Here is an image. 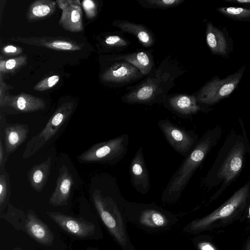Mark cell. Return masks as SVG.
I'll list each match as a JSON object with an SVG mask.
<instances>
[{"instance_id": "6da1fadb", "label": "cell", "mask_w": 250, "mask_h": 250, "mask_svg": "<svg viewBox=\"0 0 250 250\" xmlns=\"http://www.w3.org/2000/svg\"><path fill=\"white\" fill-rule=\"evenodd\" d=\"M187 71L177 59L167 55L149 74L135 85L127 86L121 100L129 104H163L169 91L176 85V80Z\"/></svg>"}, {"instance_id": "ac0fdd59", "label": "cell", "mask_w": 250, "mask_h": 250, "mask_svg": "<svg viewBox=\"0 0 250 250\" xmlns=\"http://www.w3.org/2000/svg\"><path fill=\"white\" fill-rule=\"evenodd\" d=\"M12 40L40 47L62 51H77L81 50L83 44L68 39L52 37H31L13 38Z\"/></svg>"}, {"instance_id": "ffe728a7", "label": "cell", "mask_w": 250, "mask_h": 250, "mask_svg": "<svg viewBox=\"0 0 250 250\" xmlns=\"http://www.w3.org/2000/svg\"><path fill=\"white\" fill-rule=\"evenodd\" d=\"M244 153L243 145L237 144L229 154L218 173V176L225 183L231 181L241 169Z\"/></svg>"}, {"instance_id": "8d00e7d4", "label": "cell", "mask_w": 250, "mask_h": 250, "mask_svg": "<svg viewBox=\"0 0 250 250\" xmlns=\"http://www.w3.org/2000/svg\"><path fill=\"white\" fill-rule=\"evenodd\" d=\"M228 2L234 3L241 5H250V0H224Z\"/></svg>"}, {"instance_id": "9c48e42d", "label": "cell", "mask_w": 250, "mask_h": 250, "mask_svg": "<svg viewBox=\"0 0 250 250\" xmlns=\"http://www.w3.org/2000/svg\"><path fill=\"white\" fill-rule=\"evenodd\" d=\"M249 186L245 185L213 212L203 218L194 220L187 224L183 228V231L190 233H198L209 228L217 220L229 217L246 201L249 195Z\"/></svg>"}, {"instance_id": "f546056e", "label": "cell", "mask_w": 250, "mask_h": 250, "mask_svg": "<svg viewBox=\"0 0 250 250\" xmlns=\"http://www.w3.org/2000/svg\"><path fill=\"white\" fill-rule=\"evenodd\" d=\"M60 80L58 75L48 77L40 81L34 86V90L38 91H43L48 90L56 85Z\"/></svg>"}, {"instance_id": "d6986e66", "label": "cell", "mask_w": 250, "mask_h": 250, "mask_svg": "<svg viewBox=\"0 0 250 250\" xmlns=\"http://www.w3.org/2000/svg\"><path fill=\"white\" fill-rule=\"evenodd\" d=\"M74 182L70 170L62 165L59 169L56 187L49 199L50 204L55 206L65 204L70 195Z\"/></svg>"}, {"instance_id": "484cf974", "label": "cell", "mask_w": 250, "mask_h": 250, "mask_svg": "<svg viewBox=\"0 0 250 250\" xmlns=\"http://www.w3.org/2000/svg\"><path fill=\"white\" fill-rule=\"evenodd\" d=\"M216 10L223 16L233 20L250 21V5H243L242 7H219L216 8Z\"/></svg>"}, {"instance_id": "5b68a950", "label": "cell", "mask_w": 250, "mask_h": 250, "mask_svg": "<svg viewBox=\"0 0 250 250\" xmlns=\"http://www.w3.org/2000/svg\"><path fill=\"white\" fill-rule=\"evenodd\" d=\"M75 109V104L73 101L66 102L59 105L42 130L27 142L22 158H29L51 143L65 126Z\"/></svg>"}, {"instance_id": "9a60e30c", "label": "cell", "mask_w": 250, "mask_h": 250, "mask_svg": "<svg viewBox=\"0 0 250 250\" xmlns=\"http://www.w3.org/2000/svg\"><path fill=\"white\" fill-rule=\"evenodd\" d=\"M29 126L24 124H8L0 131V137L3 138L5 150V160L27 139Z\"/></svg>"}, {"instance_id": "ba28073f", "label": "cell", "mask_w": 250, "mask_h": 250, "mask_svg": "<svg viewBox=\"0 0 250 250\" xmlns=\"http://www.w3.org/2000/svg\"><path fill=\"white\" fill-rule=\"evenodd\" d=\"M106 60L107 64L100 75V80L111 86H128L146 77L137 67L125 60L108 58Z\"/></svg>"}, {"instance_id": "74e56055", "label": "cell", "mask_w": 250, "mask_h": 250, "mask_svg": "<svg viewBox=\"0 0 250 250\" xmlns=\"http://www.w3.org/2000/svg\"><path fill=\"white\" fill-rule=\"evenodd\" d=\"M56 1L59 7L62 10L70 5L68 0H59Z\"/></svg>"}, {"instance_id": "277c9868", "label": "cell", "mask_w": 250, "mask_h": 250, "mask_svg": "<svg viewBox=\"0 0 250 250\" xmlns=\"http://www.w3.org/2000/svg\"><path fill=\"white\" fill-rule=\"evenodd\" d=\"M125 211L127 222L151 233L169 230L178 221L175 214L154 203L146 204L126 200Z\"/></svg>"}, {"instance_id": "4dcf8cb0", "label": "cell", "mask_w": 250, "mask_h": 250, "mask_svg": "<svg viewBox=\"0 0 250 250\" xmlns=\"http://www.w3.org/2000/svg\"><path fill=\"white\" fill-rule=\"evenodd\" d=\"M29 230L31 234L41 241H45L46 232L43 227L37 222H30L28 224Z\"/></svg>"}, {"instance_id": "f1b7e54d", "label": "cell", "mask_w": 250, "mask_h": 250, "mask_svg": "<svg viewBox=\"0 0 250 250\" xmlns=\"http://www.w3.org/2000/svg\"><path fill=\"white\" fill-rule=\"evenodd\" d=\"M11 194L9 175L6 170L0 172V205L5 206Z\"/></svg>"}, {"instance_id": "d6a6232c", "label": "cell", "mask_w": 250, "mask_h": 250, "mask_svg": "<svg viewBox=\"0 0 250 250\" xmlns=\"http://www.w3.org/2000/svg\"><path fill=\"white\" fill-rule=\"evenodd\" d=\"M1 52L7 56H17L22 52V49L17 46L7 45L1 48Z\"/></svg>"}, {"instance_id": "2e32d148", "label": "cell", "mask_w": 250, "mask_h": 250, "mask_svg": "<svg viewBox=\"0 0 250 250\" xmlns=\"http://www.w3.org/2000/svg\"><path fill=\"white\" fill-rule=\"evenodd\" d=\"M153 52V49H138L132 52L113 54L107 58L125 60L137 67L146 76L156 67Z\"/></svg>"}, {"instance_id": "e575fe53", "label": "cell", "mask_w": 250, "mask_h": 250, "mask_svg": "<svg viewBox=\"0 0 250 250\" xmlns=\"http://www.w3.org/2000/svg\"><path fill=\"white\" fill-rule=\"evenodd\" d=\"M193 242L198 250H217L215 246L208 241L194 240Z\"/></svg>"}, {"instance_id": "7a4b0ae2", "label": "cell", "mask_w": 250, "mask_h": 250, "mask_svg": "<svg viewBox=\"0 0 250 250\" xmlns=\"http://www.w3.org/2000/svg\"><path fill=\"white\" fill-rule=\"evenodd\" d=\"M99 215L107 229L122 250H136L127 229L125 208L126 200L117 190L113 195H104L95 189L92 195Z\"/></svg>"}, {"instance_id": "603a6c76", "label": "cell", "mask_w": 250, "mask_h": 250, "mask_svg": "<svg viewBox=\"0 0 250 250\" xmlns=\"http://www.w3.org/2000/svg\"><path fill=\"white\" fill-rule=\"evenodd\" d=\"M131 44L121 31L107 33L100 40V44L106 52L118 54L127 49Z\"/></svg>"}, {"instance_id": "d590c367", "label": "cell", "mask_w": 250, "mask_h": 250, "mask_svg": "<svg viewBox=\"0 0 250 250\" xmlns=\"http://www.w3.org/2000/svg\"><path fill=\"white\" fill-rule=\"evenodd\" d=\"M8 90V85L2 81V78L0 80V103L2 101L4 97L8 94L6 91Z\"/></svg>"}, {"instance_id": "836d02e7", "label": "cell", "mask_w": 250, "mask_h": 250, "mask_svg": "<svg viewBox=\"0 0 250 250\" xmlns=\"http://www.w3.org/2000/svg\"><path fill=\"white\" fill-rule=\"evenodd\" d=\"M5 150L3 138L0 137V172L6 170Z\"/></svg>"}, {"instance_id": "4fadbf2b", "label": "cell", "mask_w": 250, "mask_h": 250, "mask_svg": "<svg viewBox=\"0 0 250 250\" xmlns=\"http://www.w3.org/2000/svg\"><path fill=\"white\" fill-rule=\"evenodd\" d=\"M45 106L42 98L24 92L17 95L7 94L0 103V107L10 108L9 114H13L43 110Z\"/></svg>"}, {"instance_id": "30bf717a", "label": "cell", "mask_w": 250, "mask_h": 250, "mask_svg": "<svg viewBox=\"0 0 250 250\" xmlns=\"http://www.w3.org/2000/svg\"><path fill=\"white\" fill-rule=\"evenodd\" d=\"M157 125L170 146L184 157L189 154L198 142V136L192 130H188L167 119L160 120Z\"/></svg>"}, {"instance_id": "e0dca14e", "label": "cell", "mask_w": 250, "mask_h": 250, "mask_svg": "<svg viewBox=\"0 0 250 250\" xmlns=\"http://www.w3.org/2000/svg\"><path fill=\"white\" fill-rule=\"evenodd\" d=\"M112 25L120 29L123 33H127L135 36L138 42L145 48L150 47L156 42L153 31L143 24L127 20H116L113 21Z\"/></svg>"}, {"instance_id": "f35d334b", "label": "cell", "mask_w": 250, "mask_h": 250, "mask_svg": "<svg viewBox=\"0 0 250 250\" xmlns=\"http://www.w3.org/2000/svg\"><path fill=\"white\" fill-rule=\"evenodd\" d=\"M68 1L70 5L77 6H81V3L80 0H68Z\"/></svg>"}, {"instance_id": "5bb4252c", "label": "cell", "mask_w": 250, "mask_h": 250, "mask_svg": "<svg viewBox=\"0 0 250 250\" xmlns=\"http://www.w3.org/2000/svg\"><path fill=\"white\" fill-rule=\"evenodd\" d=\"M133 187L142 194H146L151 184L149 173L145 163L143 148L140 147L132 158L129 168Z\"/></svg>"}, {"instance_id": "4316f807", "label": "cell", "mask_w": 250, "mask_h": 250, "mask_svg": "<svg viewBox=\"0 0 250 250\" xmlns=\"http://www.w3.org/2000/svg\"><path fill=\"white\" fill-rule=\"evenodd\" d=\"M185 1V0H138L137 2L143 8L165 10L178 6Z\"/></svg>"}, {"instance_id": "1f68e13d", "label": "cell", "mask_w": 250, "mask_h": 250, "mask_svg": "<svg viewBox=\"0 0 250 250\" xmlns=\"http://www.w3.org/2000/svg\"><path fill=\"white\" fill-rule=\"evenodd\" d=\"M82 6L86 17L91 19L95 18L97 14V5L92 0H84L82 2Z\"/></svg>"}, {"instance_id": "3957f363", "label": "cell", "mask_w": 250, "mask_h": 250, "mask_svg": "<svg viewBox=\"0 0 250 250\" xmlns=\"http://www.w3.org/2000/svg\"><path fill=\"white\" fill-rule=\"evenodd\" d=\"M211 139L209 136L202 137L173 173L161 196L164 203L176 202L189 183L196 169L208 152Z\"/></svg>"}, {"instance_id": "8992f818", "label": "cell", "mask_w": 250, "mask_h": 250, "mask_svg": "<svg viewBox=\"0 0 250 250\" xmlns=\"http://www.w3.org/2000/svg\"><path fill=\"white\" fill-rule=\"evenodd\" d=\"M128 144V134H123L113 139L95 144L77 158L81 163L115 165L126 155Z\"/></svg>"}, {"instance_id": "ab89813d", "label": "cell", "mask_w": 250, "mask_h": 250, "mask_svg": "<svg viewBox=\"0 0 250 250\" xmlns=\"http://www.w3.org/2000/svg\"><path fill=\"white\" fill-rule=\"evenodd\" d=\"M246 250H250V238L248 241Z\"/></svg>"}, {"instance_id": "52a82bcc", "label": "cell", "mask_w": 250, "mask_h": 250, "mask_svg": "<svg viewBox=\"0 0 250 250\" xmlns=\"http://www.w3.org/2000/svg\"><path fill=\"white\" fill-rule=\"evenodd\" d=\"M246 64L235 73L221 79L214 76L194 93L198 102L206 106L212 105L229 96L240 83L246 70Z\"/></svg>"}, {"instance_id": "cb8c5ba5", "label": "cell", "mask_w": 250, "mask_h": 250, "mask_svg": "<svg viewBox=\"0 0 250 250\" xmlns=\"http://www.w3.org/2000/svg\"><path fill=\"white\" fill-rule=\"evenodd\" d=\"M56 8V1L51 0H38L30 5L26 14L29 22H34L50 17Z\"/></svg>"}, {"instance_id": "d4e9b609", "label": "cell", "mask_w": 250, "mask_h": 250, "mask_svg": "<svg viewBox=\"0 0 250 250\" xmlns=\"http://www.w3.org/2000/svg\"><path fill=\"white\" fill-rule=\"evenodd\" d=\"M52 217L64 229L72 234L83 237L89 232L90 227L59 213H51Z\"/></svg>"}, {"instance_id": "8fae6325", "label": "cell", "mask_w": 250, "mask_h": 250, "mask_svg": "<svg viewBox=\"0 0 250 250\" xmlns=\"http://www.w3.org/2000/svg\"><path fill=\"white\" fill-rule=\"evenodd\" d=\"M164 106L177 116L189 118L208 108L200 104L194 94L172 93L167 94L162 104Z\"/></svg>"}, {"instance_id": "7c38bea8", "label": "cell", "mask_w": 250, "mask_h": 250, "mask_svg": "<svg viewBox=\"0 0 250 250\" xmlns=\"http://www.w3.org/2000/svg\"><path fill=\"white\" fill-rule=\"evenodd\" d=\"M206 41L213 55L228 59L233 51V41L227 28L216 26L210 21L206 22Z\"/></svg>"}, {"instance_id": "83f0119b", "label": "cell", "mask_w": 250, "mask_h": 250, "mask_svg": "<svg viewBox=\"0 0 250 250\" xmlns=\"http://www.w3.org/2000/svg\"><path fill=\"white\" fill-rule=\"evenodd\" d=\"M27 58L25 56H21L7 60L0 61V74L5 73H13L23 66L26 63Z\"/></svg>"}, {"instance_id": "7402d4cb", "label": "cell", "mask_w": 250, "mask_h": 250, "mask_svg": "<svg viewBox=\"0 0 250 250\" xmlns=\"http://www.w3.org/2000/svg\"><path fill=\"white\" fill-rule=\"evenodd\" d=\"M59 23L63 29L71 32L83 31V12L81 6L70 5L63 10Z\"/></svg>"}, {"instance_id": "44dd1931", "label": "cell", "mask_w": 250, "mask_h": 250, "mask_svg": "<svg viewBox=\"0 0 250 250\" xmlns=\"http://www.w3.org/2000/svg\"><path fill=\"white\" fill-rule=\"evenodd\" d=\"M51 158L49 156L45 161L34 165L27 173L30 187L35 191L41 192L48 181L51 169Z\"/></svg>"}, {"instance_id": "60d3db41", "label": "cell", "mask_w": 250, "mask_h": 250, "mask_svg": "<svg viewBox=\"0 0 250 250\" xmlns=\"http://www.w3.org/2000/svg\"><path fill=\"white\" fill-rule=\"evenodd\" d=\"M249 216L250 217V208H249Z\"/></svg>"}]
</instances>
